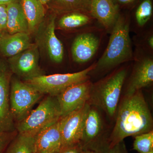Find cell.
I'll use <instances>...</instances> for the list:
<instances>
[{"instance_id": "1", "label": "cell", "mask_w": 153, "mask_h": 153, "mask_svg": "<svg viewBox=\"0 0 153 153\" xmlns=\"http://www.w3.org/2000/svg\"><path fill=\"white\" fill-rule=\"evenodd\" d=\"M153 119L141 90L126 95L119 108L116 121L109 138V148L127 137L152 130Z\"/></svg>"}, {"instance_id": "2", "label": "cell", "mask_w": 153, "mask_h": 153, "mask_svg": "<svg viewBox=\"0 0 153 153\" xmlns=\"http://www.w3.org/2000/svg\"><path fill=\"white\" fill-rule=\"evenodd\" d=\"M111 30L108 45L96 63L95 69L112 68L132 58L129 24L128 20L120 15Z\"/></svg>"}, {"instance_id": "3", "label": "cell", "mask_w": 153, "mask_h": 153, "mask_svg": "<svg viewBox=\"0 0 153 153\" xmlns=\"http://www.w3.org/2000/svg\"><path fill=\"white\" fill-rule=\"evenodd\" d=\"M126 76L125 69L120 68L92 85L88 102L101 108L109 116H113Z\"/></svg>"}, {"instance_id": "4", "label": "cell", "mask_w": 153, "mask_h": 153, "mask_svg": "<svg viewBox=\"0 0 153 153\" xmlns=\"http://www.w3.org/2000/svg\"><path fill=\"white\" fill-rule=\"evenodd\" d=\"M96 67V64L94 63L84 70L75 73L44 74L24 82L43 94L56 97L71 85L88 80V74Z\"/></svg>"}, {"instance_id": "5", "label": "cell", "mask_w": 153, "mask_h": 153, "mask_svg": "<svg viewBox=\"0 0 153 153\" xmlns=\"http://www.w3.org/2000/svg\"><path fill=\"white\" fill-rule=\"evenodd\" d=\"M62 117L56 97L49 95L36 108L30 111L16 128L19 133L37 134L44 128Z\"/></svg>"}, {"instance_id": "6", "label": "cell", "mask_w": 153, "mask_h": 153, "mask_svg": "<svg viewBox=\"0 0 153 153\" xmlns=\"http://www.w3.org/2000/svg\"><path fill=\"white\" fill-rule=\"evenodd\" d=\"M43 94L25 82L18 79H11L10 105L14 121L23 120Z\"/></svg>"}, {"instance_id": "7", "label": "cell", "mask_w": 153, "mask_h": 153, "mask_svg": "<svg viewBox=\"0 0 153 153\" xmlns=\"http://www.w3.org/2000/svg\"><path fill=\"white\" fill-rule=\"evenodd\" d=\"M56 18V15H52L46 20L44 19L36 32V44L52 61L60 63L63 60L64 48L55 34Z\"/></svg>"}, {"instance_id": "8", "label": "cell", "mask_w": 153, "mask_h": 153, "mask_svg": "<svg viewBox=\"0 0 153 153\" xmlns=\"http://www.w3.org/2000/svg\"><path fill=\"white\" fill-rule=\"evenodd\" d=\"M90 106L87 102L82 107L60 119L62 149L79 145L82 140L85 118Z\"/></svg>"}, {"instance_id": "9", "label": "cell", "mask_w": 153, "mask_h": 153, "mask_svg": "<svg viewBox=\"0 0 153 153\" xmlns=\"http://www.w3.org/2000/svg\"><path fill=\"white\" fill-rule=\"evenodd\" d=\"M39 48L35 43L18 55L8 58L7 63L12 73L25 80L44 75L39 66Z\"/></svg>"}, {"instance_id": "10", "label": "cell", "mask_w": 153, "mask_h": 153, "mask_svg": "<svg viewBox=\"0 0 153 153\" xmlns=\"http://www.w3.org/2000/svg\"><path fill=\"white\" fill-rule=\"evenodd\" d=\"M13 73L7 63L0 59V133L15 131L10 105V88Z\"/></svg>"}, {"instance_id": "11", "label": "cell", "mask_w": 153, "mask_h": 153, "mask_svg": "<svg viewBox=\"0 0 153 153\" xmlns=\"http://www.w3.org/2000/svg\"><path fill=\"white\" fill-rule=\"evenodd\" d=\"M92 85L88 79L71 85L56 97L62 117L82 107L88 102Z\"/></svg>"}, {"instance_id": "12", "label": "cell", "mask_w": 153, "mask_h": 153, "mask_svg": "<svg viewBox=\"0 0 153 153\" xmlns=\"http://www.w3.org/2000/svg\"><path fill=\"white\" fill-rule=\"evenodd\" d=\"M60 119L44 128L36 134L33 153H58L62 149Z\"/></svg>"}, {"instance_id": "13", "label": "cell", "mask_w": 153, "mask_h": 153, "mask_svg": "<svg viewBox=\"0 0 153 153\" xmlns=\"http://www.w3.org/2000/svg\"><path fill=\"white\" fill-rule=\"evenodd\" d=\"M99 41L91 33H83L76 37L71 47L73 60L77 63H84L90 60L98 49Z\"/></svg>"}, {"instance_id": "14", "label": "cell", "mask_w": 153, "mask_h": 153, "mask_svg": "<svg viewBox=\"0 0 153 153\" xmlns=\"http://www.w3.org/2000/svg\"><path fill=\"white\" fill-rule=\"evenodd\" d=\"M30 34L18 33L10 34L4 32L0 38V54L10 58L32 47Z\"/></svg>"}, {"instance_id": "15", "label": "cell", "mask_w": 153, "mask_h": 153, "mask_svg": "<svg viewBox=\"0 0 153 153\" xmlns=\"http://www.w3.org/2000/svg\"><path fill=\"white\" fill-rule=\"evenodd\" d=\"M90 13L107 30H112L120 16L119 7L112 0H91Z\"/></svg>"}, {"instance_id": "16", "label": "cell", "mask_w": 153, "mask_h": 153, "mask_svg": "<svg viewBox=\"0 0 153 153\" xmlns=\"http://www.w3.org/2000/svg\"><path fill=\"white\" fill-rule=\"evenodd\" d=\"M153 81V61L146 58L136 66L126 95H130L143 88L151 85Z\"/></svg>"}, {"instance_id": "17", "label": "cell", "mask_w": 153, "mask_h": 153, "mask_svg": "<svg viewBox=\"0 0 153 153\" xmlns=\"http://www.w3.org/2000/svg\"><path fill=\"white\" fill-rule=\"evenodd\" d=\"M20 3L27 21L29 33H36L45 19L44 5L39 0H21Z\"/></svg>"}, {"instance_id": "18", "label": "cell", "mask_w": 153, "mask_h": 153, "mask_svg": "<svg viewBox=\"0 0 153 153\" xmlns=\"http://www.w3.org/2000/svg\"><path fill=\"white\" fill-rule=\"evenodd\" d=\"M7 17L6 32L10 34L29 33L27 21L21 3L10 4L7 6Z\"/></svg>"}, {"instance_id": "19", "label": "cell", "mask_w": 153, "mask_h": 153, "mask_svg": "<svg viewBox=\"0 0 153 153\" xmlns=\"http://www.w3.org/2000/svg\"><path fill=\"white\" fill-rule=\"evenodd\" d=\"M102 128V122L100 115L96 109L90 106L85 118L81 141L88 143L93 141L100 134Z\"/></svg>"}, {"instance_id": "20", "label": "cell", "mask_w": 153, "mask_h": 153, "mask_svg": "<svg viewBox=\"0 0 153 153\" xmlns=\"http://www.w3.org/2000/svg\"><path fill=\"white\" fill-rule=\"evenodd\" d=\"M91 0H50L49 7L58 13L79 11L90 13Z\"/></svg>"}, {"instance_id": "21", "label": "cell", "mask_w": 153, "mask_h": 153, "mask_svg": "<svg viewBox=\"0 0 153 153\" xmlns=\"http://www.w3.org/2000/svg\"><path fill=\"white\" fill-rule=\"evenodd\" d=\"M36 134H18L9 143L4 153H33Z\"/></svg>"}, {"instance_id": "22", "label": "cell", "mask_w": 153, "mask_h": 153, "mask_svg": "<svg viewBox=\"0 0 153 153\" xmlns=\"http://www.w3.org/2000/svg\"><path fill=\"white\" fill-rule=\"evenodd\" d=\"M89 21L90 18L85 13L79 11L68 12L60 18L57 27L61 30H71L87 25Z\"/></svg>"}, {"instance_id": "23", "label": "cell", "mask_w": 153, "mask_h": 153, "mask_svg": "<svg viewBox=\"0 0 153 153\" xmlns=\"http://www.w3.org/2000/svg\"><path fill=\"white\" fill-rule=\"evenodd\" d=\"M133 149L140 153H147L153 151V131L136 136Z\"/></svg>"}, {"instance_id": "24", "label": "cell", "mask_w": 153, "mask_h": 153, "mask_svg": "<svg viewBox=\"0 0 153 153\" xmlns=\"http://www.w3.org/2000/svg\"><path fill=\"white\" fill-rule=\"evenodd\" d=\"M153 12L152 3L151 0H144L139 6L136 12L137 23L140 26H143L149 21Z\"/></svg>"}, {"instance_id": "25", "label": "cell", "mask_w": 153, "mask_h": 153, "mask_svg": "<svg viewBox=\"0 0 153 153\" xmlns=\"http://www.w3.org/2000/svg\"><path fill=\"white\" fill-rule=\"evenodd\" d=\"M14 133H0V153H4L9 143L16 136Z\"/></svg>"}, {"instance_id": "26", "label": "cell", "mask_w": 153, "mask_h": 153, "mask_svg": "<svg viewBox=\"0 0 153 153\" xmlns=\"http://www.w3.org/2000/svg\"><path fill=\"white\" fill-rule=\"evenodd\" d=\"M7 17V6L0 5V32H6Z\"/></svg>"}, {"instance_id": "27", "label": "cell", "mask_w": 153, "mask_h": 153, "mask_svg": "<svg viewBox=\"0 0 153 153\" xmlns=\"http://www.w3.org/2000/svg\"><path fill=\"white\" fill-rule=\"evenodd\" d=\"M85 151L82 149L79 145L64 148L62 149L58 153H84Z\"/></svg>"}, {"instance_id": "28", "label": "cell", "mask_w": 153, "mask_h": 153, "mask_svg": "<svg viewBox=\"0 0 153 153\" xmlns=\"http://www.w3.org/2000/svg\"><path fill=\"white\" fill-rule=\"evenodd\" d=\"M135 1L136 0H112V1L118 7L120 5L129 4Z\"/></svg>"}, {"instance_id": "29", "label": "cell", "mask_w": 153, "mask_h": 153, "mask_svg": "<svg viewBox=\"0 0 153 153\" xmlns=\"http://www.w3.org/2000/svg\"><path fill=\"white\" fill-rule=\"evenodd\" d=\"M21 0H0L1 5L7 6L14 3L21 2Z\"/></svg>"}, {"instance_id": "30", "label": "cell", "mask_w": 153, "mask_h": 153, "mask_svg": "<svg viewBox=\"0 0 153 153\" xmlns=\"http://www.w3.org/2000/svg\"><path fill=\"white\" fill-rule=\"evenodd\" d=\"M109 150L107 153H120L117 149V145L114 147L109 148Z\"/></svg>"}, {"instance_id": "31", "label": "cell", "mask_w": 153, "mask_h": 153, "mask_svg": "<svg viewBox=\"0 0 153 153\" xmlns=\"http://www.w3.org/2000/svg\"><path fill=\"white\" fill-rule=\"evenodd\" d=\"M148 44H149V46L151 48L153 49V36H151L149 38L148 40Z\"/></svg>"}, {"instance_id": "32", "label": "cell", "mask_w": 153, "mask_h": 153, "mask_svg": "<svg viewBox=\"0 0 153 153\" xmlns=\"http://www.w3.org/2000/svg\"><path fill=\"white\" fill-rule=\"evenodd\" d=\"M43 5H47L49 3L50 0H39Z\"/></svg>"}, {"instance_id": "33", "label": "cell", "mask_w": 153, "mask_h": 153, "mask_svg": "<svg viewBox=\"0 0 153 153\" xmlns=\"http://www.w3.org/2000/svg\"><path fill=\"white\" fill-rule=\"evenodd\" d=\"M84 153H97V152H92V151H85Z\"/></svg>"}, {"instance_id": "34", "label": "cell", "mask_w": 153, "mask_h": 153, "mask_svg": "<svg viewBox=\"0 0 153 153\" xmlns=\"http://www.w3.org/2000/svg\"><path fill=\"white\" fill-rule=\"evenodd\" d=\"M4 33V32H0V38H1V36H2L3 33Z\"/></svg>"}, {"instance_id": "35", "label": "cell", "mask_w": 153, "mask_h": 153, "mask_svg": "<svg viewBox=\"0 0 153 153\" xmlns=\"http://www.w3.org/2000/svg\"><path fill=\"white\" fill-rule=\"evenodd\" d=\"M147 153H153V152H150Z\"/></svg>"}]
</instances>
